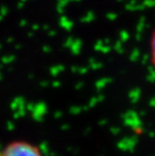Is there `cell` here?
I'll list each match as a JSON object with an SVG mask.
<instances>
[{"mask_svg":"<svg viewBox=\"0 0 155 156\" xmlns=\"http://www.w3.org/2000/svg\"><path fill=\"white\" fill-rule=\"evenodd\" d=\"M0 156H44L37 145L26 140H14L6 144Z\"/></svg>","mask_w":155,"mask_h":156,"instance_id":"cell-1","label":"cell"},{"mask_svg":"<svg viewBox=\"0 0 155 156\" xmlns=\"http://www.w3.org/2000/svg\"><path fill=\"white\" fill-rule=\"evenodd\" d=\"M147 51H148V61L151 67L155 71V28L151 31V34L148 38V44H147Z\"/></svg>","mask_w":155,"mask_h":156,"instance_id":"cell-2","label":"cell"}]
</instances>
